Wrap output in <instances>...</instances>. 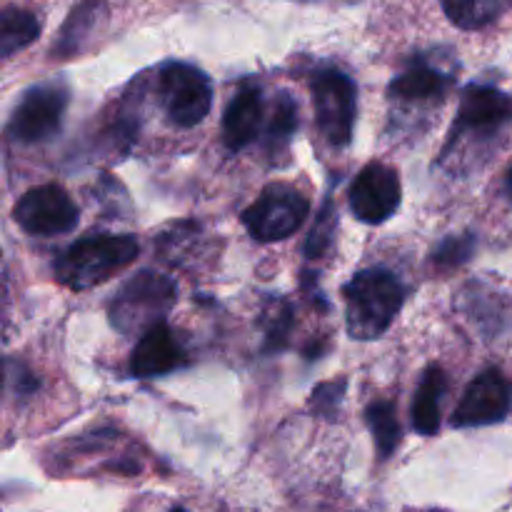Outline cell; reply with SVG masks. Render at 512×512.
<instances>
[{"label":"cell","mask_w":512,"mask_h":512,"mask_svg":"<svg viewBox=\"0 0 512 512\" xmlns=\"http://www.w3.org/2000/svg\"><path fill=\"white\" fill-rule=\"evenodd\" d=\"M345 328L355 340H378L388 333L405 303V285L385 268L355 273L343 285Z\"/></svg>","instance_id":"6da1fadb"},{"label":"cell","mask_w":512,"mask_h":512,"mask_svg":"<svg viewBox=\"0 0 512 512\" xmlns=\"http://www.w3.org/2000/svg\"><path fill=\"white\" fill-rule=\"evenodd\" d=\"M138 253L140 245L133 235H88V238L75 240L68 250L58 255L55 275L60 285L83 293V290L98 288L100 283L133 265Z\"/></svg>","instance_id":"7a4b0ae2"},{"label":"cell","mask_w":512,"mask_h":512,"mask_svg":"<svg viewBox=\"0 0 512 512\" xmlns=\"http://www.w3.org/2000/svg\"><path fill=\"white\" fill-rule=\"evenodd\" d=\"M175 303V283L153 270L130 275L108 303V318L115 330L125 335L140 333L163 323V315Z\"/></svg>","instance_id":"3957f363"},{"label":"cell","mask_w":512,"mask_h":512,"mask_svg":"<svg viewBox=\"0 0 512 512\" xmlns=\"http://www.w3.org/2000/svg\"><path fill=\"white\" fill-rule=\"evenodd\" d=\"M315 123L333 148L350 145L358 120V85L338 68H318L310 78Z\"/></svg>","instance_id":"277c9868"},{"label":"cell","mask_w":512,"mask_h":512,"mask_svg":"<svg viewBox=\"0 0 512 512\" xmlns=\"http://www.w3.org/2000/svg\"><path fill=\"white\" fill-rule=\"evenodd\" d=\"M310 213V200L298 188L273 183L240 213L245 230L260 243L285 240L300 230Z\"/></svg>","instance_id":"5b68a950"},{"label":"cell","mask_w":512,"mask_h":512,"mask_svg":"<svg viewBox=\"0 0 512 512\" xmlns=\"http://www.w3.org/2000/svg\"><path fill=\"white\" fill-rule=\"evenodd\" d=\"M160 105L178 128H195L213 108V85L208 75L190 63H165L158 75Z\"/></svg>","instance_id":"8992f818"},{"label":"cell","mask_w":512,"mask_h":512,"mask_svg":"<svg viewBox=\"0 0 512 512\" xmlns=\"http://www.w3.org/2000/svg\"><path fill=\"white\" fill-rule=\"evenodd\" d=\"M68 88L63 83H40L23 93L8 120L10 138L23 145L45 143L63 125Z\"/></svg>","instance_id":"52a82bcc"},{"label":"cell","mask_w":512,"mask_h":512,"mask_svg":"<svg viewBox=\"0 0 512 512\" xmlns=\"http://www.w3.org/2000/svg\"><path fill=\"white\" fill-rule=\"evenodd\" d=\"M13 220L30 235L53 238V235L73 233L78 228L80 210L68 190L60 185L48 183L30 188L20 195L13 208Z\"/></svg>","instance_id":"ba28073f"},{"label":"cell","mask_w":512,"mask_h":512,"mask_svg":"<svg viewBox=\"0 0 512 512\" xmlns=\"http://www.w3.org/2000/svg\"><path fill=\"white\" fill-rule=\"evenodd\" d=\"M403 200V188H400L398 170L390 165L368 163L348 190V205L360 223L380 225L393 218Z\"/></svg>","instance_id":"9c48e42d"},{"label":"cell","mask_w":512,"mask_h":512,"mask_svg":"<svg viewBox=\"0 0 512 512\" xmlns=\"http://www.w3.org/2000/svg\"><path fill=\"white\" fill-rule=\"evenodd\" d=\"M512 410V383L503 370L488 368L465 388L453 415V428H483L503 423Z\"/></svg>","instance_id":"30bf717a"},{"label":"cell","mask_w":512,"mask_h":512,"mask_svg":"<svg viewBox=\"0 0 512 512\" xmlns=\"http://www.w3.org/2000/svg\"><path fill=\"white\" fill-rule=\"evenodd\" d=\"M512 118V100L503 90L490 85H468L460 93L458 118L453 125V138L465 130H495Z\"/></svg>","instance_id":"8fae6325"},{"label":"cell","mask_w":512,"mask_h":512,"mask_svg":"<svg viewBox=\"0 0 512 512\" xmlns=\"http://www.w3.org/2000/svg\"><path fill=\"white\" fill-rule=\"evenodd\" d=\"M265 105H263V90L258 83L248 80L238 88L233 100L228 103L223 115V143L225 148L238 153V150L248 148L260 133L263 125Z\"/></svg>","instance_id":"7c38bea8"},{"label":"cell","mask_w":512,"mask_h":512,"mask_svg":"<svg viewBox=\"0 0 512 512\" xmlns=\"http://www.w3.org/2000/svg\"><path fill=\"white\" fill-rule=\"evenodd\" d=\"M183 363V348L163 320V323H155L153 328L140 335L138 345L130 355V373L135 378H158V375L173 373Z\"/></svg>","instance_id":"4fadbf2b"},{"label":"cell","mask_w":512,"mask_h":512,"mask_svg":"<svg viewBox=\"0 0 512 512\" xmlns=\"http://www.w3.org/2000/svg\"><path fill=\"white\" fill-rule=\"evenodd\" d=\"M453 85V75L433 63L428 55H415L408 60L403 73H398L390 83L388 93L398 100H443Z\"/></svg>","instance_id":"5bb4252c"},{"label":"cell","mask_w":512,"mask_h":512,"mask_svg":"<svg viewBox=\"0 0 512 512\" xmlns=\"http://www.w3.org/2000/svg\"><path fill=\"white\" fill-rule=\"evenodd\" d=\"M105 20H108L105 0H80L65 18L63 28H60L58 40L50 50L53 58H73V55H78L95 38V33H98Z\"/></svg>","instance_id":"9a60e30c"},{"label":"cell","mask_w":512,"mask_h":512,"mask_svg":"<svg viewBox=\"0 0 512 512\" xmlns=\"http://www.w3.org/2000/svg\"><path fill=\"white\" fill-rule=\"evenodd\" d=\"M448 393V375L440 365H428L418 383V393L413 400V428L420 435H435L440 430V405Z\"/></svg>","instance_id":"2e32d148"},{"label":"cell","mask_w":512,"mask_h":512,"mask_svg":"<svg viewBox=\"0 0 512 512\" xmlns=\"http://www.w3.org/2000/svg\"><path fill=\"white\" fill-rule=\"evenodd\" d=\"M365 423H368L370 433L375 438V448H378L380 460H390L403 443V425L398 420V410L390 400H373L365 408Z\"/></svg>","instance_id":"e0dca14e"},{"label":"cell","mask_w":512,"mask_h":512,"mask_svg":"<svg viewBox=\"0 0 512 512\" xmlns=\"http://www.w3.org/2000/svg\"><path fill=\"white\" fill-rule=\"evenodd\" d=\"M40 35L38 15L23 8H5L0 15V55L10 58L18 50L28 48Z\"/></svg>","instance_id":"ac0fdd59"},{"label":"cell","mask_w":512,"mask_h":512,"mask_svg":"<svg viewBox=\"0 0 512 512\" xmlns=\"http://www.w3.org/2000/svg\"><path fill=\"white\" fill-rule=\"evenodd\" d=\"M440 5L460 30H480L503 13V0H440Z\"/></svg>","instance_id":"d6986e66"},{"label":"cell","mask_w":512,"mask_h":512,"mask_svg":"<svg viewBox=\"0 0 512 512\" xmlns=\"http://www.w3.org/2000/svg\"><path fill=\"white\" fill-rule=\"evenodd\" d=\"M263 333H265V353H275V350L288 348L290 343V333H293L295 325V315L290 303L285 300H270L263 310Z\"/></svg>","instance_id":"ffe728a7"},{"label":"cell","mask_w":512,"mask_h":512,"mask_svg":"<svg viewBox=\"0 0 512 512\" xmlns=\"http://www.w3.org/2000/svg\"><path fill=\"white\" fill-rule=\"evenodd\" d=\"M475 253V235L465 233V235H450L445 238L443 243L435 245L433 255H430V263L438 273H453L458 270L460 265L468 263Z\"/></svg>","instance_id":"44dd1931"},{"label":"cell","mask_w":512,"mask_h":512,"mask_svg":"<svg viewBox=\"0 0 512 512\" xmlns=\"http://www.w3.org/2000/svg\"><path fill=\"white\" fill-rule=\"evenodd\" d=\"M335 230H338V215H335L333 200L328 198L323 203V210H320V215L315 218V223H313V228H310L308 238H305V245H303L305 258H323V255L328 253L330 243H333Z\"/></svg>","instance_id":"7402d4cb"},{"label":"cell","mask_w":512,"mask_h":512,"mask_svg":"<svg viewBox=\"0 0 512 512\" xmlns=\"http://www.w3.org/2000/svg\"><path fill=\"white\" fill-rule=\"evenodd\" d=\"M295 128H298V105H295L293 95L290 93H278L268 123L270 143H288V140L293 138Z\"/></svg>","instance_id":"603a6c76"},{"label":"cell","mask_w":512,"mask_h":512,"mask_svg":"<svg viewBox=\"0 0 512 512\" xmlns=\"http://www.w3.org/2000/svg\"><path fill=\"white\" fill-rule=\"evenodd\" d=\"M345 388H348V380L345 378H335L318 385V388L313 390V395H310V405H313L315 413L328 415V418L338 413L340 403H343L345 398Z\"/></svg>","instance_id":"cb8c5ba5"},{"label":"cell","mask_w":512,"mask_h":512,"mask_svg":"<svg viewBox=\"0 0 512 512\" xmlns=\"http://www.w3.org/2000/svg\"><path fill=\"white\" fill-rule=\"evenodd\" d=\"M170 512H188V510H185V508H173Z\"/></svg>","instance_id":"d4e9b609"},{"label":"cell","mask_w":512,"mask_h":512,"mask_svg":"<svg viewBox=\"0 0 512 512\" xmlns=\"http://www.w3.org/2000/svg\"><path fill=\"white\" fill-rule=\"evenodd\" d=\"M508 183H510V188H512V168H510V173H508Z\"/></svg>","instance_id":"484cf974"},{"label":"cell","mask_w":512,"mask_h":512,"mask_svg":"<svg viewBox=\"0 0 512 512\" xmlns=\"http://www.w3.org/2000/svg\"><path fill=\"white\" fill-rule=\"evenodd\" d=\"M425 512H445V510H438V508H435V510H425Z\"/></svg>","instance_id":"4316f807"}]
</instances>
